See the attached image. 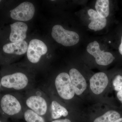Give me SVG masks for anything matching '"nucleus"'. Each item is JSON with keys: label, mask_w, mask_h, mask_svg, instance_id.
<instances>
[{"label": "nucleus", "mask_w": 122, "mask_h": 122, "mask_svg": "<svg viewBox=\"0 0 122 122\" xmlns=\"http://www.w3.org/2000/svg\"><path fill=\"white\" fill-rule=\"evenodd\" d=\"M51 34L57 42L66 46L75 45L79 41V36L77 33L66 30L60 25H56L53 27Z\"/></svg>", "instance_id": "1"}, {"label": "nucleus", "mask_w": 122, "mask_h": 122, "mask_svg": "<svg viewBox=\"0 0 122 122\" xmlns=\"http://www.w3.org/2000/svg\"><path fill=\"white\" fill-rule=\"evenodd\" d=\"M55 87L61 97L66 100H70L75 94L69 75L62 72L57 75L55 80Z\"/></svg>", "instance_id": "2"}, {"label": "nucleus", "mask_w": 122, "mask_h": 122, "mask_svg": "<svg viewBox=\"0 0 122 122\" xmlns=\"http://www.w3.org/2000/svg\"><path fill=\"white\" fill-rule=\"evenodd\" d=\"M86 50L87 52L95 58L96 63L99 65H108L115 59L114 57L111 53L101 50L99 44L96 41L88 44Z\"/></svg>", "instance_id": "3"}, {"label": "nucleus", "mask_w": 122, "mask_h": 122, "mask_svg": "<svg viewBox=\"0 0 122 122\" xmlns=\"http://www.w3.org/2000/svg\"><path fill=\"white\" fill-rule=\"evenodd\" d=\"M28 83V79L24 74L17 72L5 75L1 79L0 84L3 87L20 90L25 88Z\"/></svg>", "instance_id": "4"}, {"label": "nucleus", "mask_w": 122, "mask_h": 122, "mask_svg": "<svg viewBox=\"0 0 122 122\" xmlns=\"http://www.w3.org/2000/svg\"><path fill=\"white\" fill-rule=\"evenodd\" d=\"M35 11V7L30 2L25 1L11 10L10 16L13 20L27 21L32 19Z\"/></svg>", "instance_id": "5"}, {"label": "nucleus", "mask_w": 122, "mask_h": 122, "mask_svg": "<svg viewBox=\"0 0 122 122\" xmlns=\"http://www.w3.org/2000/svg\"><path fill=\"white\" fill-rule=\"evenodd\" d=\"M48 51V48L43 41L37 39H33L30 42L27 56L30 61L33 63L39 62L42 55L45 54Z\"/></svg>", "instance_id": "6"}, {"label": "nucleus", "mask_w": 122, "mask_h": 122, "mask_svg": "<svg viewBox=\"0 0 122 122\" xmlns=\"http://www.w3.org/2000/svg\"><path fill=\"white\" fill-rule=\"evenodd\" d=\"M109 83V79L107 75L104 72H98L90 79V90L94 94L100 95L107 89Z\"/></svg>", "instance_id": "7"}, {"label": "nucleus", "mask_w": 122, "mask_h": 122, "mask_svg": "<svg viewBox=\"0 0 122 122\" xmlns=\"http://www.w3.org/2000/svg\"><path fill=\"white\" fill-rule=\"evenodd\" d=\"M2 110L9 115H13L19 113L21 109L20 102L11 95L8 94L3 96L0 101Z\"/></svg>", "instance_id": "8"}, {"label": "nucleus", "mask_w": 122, "mask_h": 122, "mask_svg": "<svg viewBox=\"0 0 122 122\" xmlns=\"http://www.w3.org/2000/svg\"><path fill=\"white\" fill-rule=\"evenodd\" d=\"M69 76L75 94L81 95L87 89V84L85 78L77 69L72 68L69 71Z\"/></svg>", "instance_id": "9"}, {"label": "nucleus", "mask_w": 122, "mask_h": 122, "mask_svg": "<svg viewBox=\"0 0 122 122\" xmlns=\"http://www.w3.org/2000/svg\"><path fill=\"white\" fill-rule=\"evenodd\" d=\"M26 103L27 106L39 115H44L47 111L46 102L41 96H30L26 100Z\"/></svg>", "instance_id": "10"}, {"label": "nucleus", "mask_w": 122, "mask_h": 122, "mask_svg": "<svg viewBox=\"0 0 122 122\" xmlns=\"http://www.w3.org/2000/svg\"><path fill=\"white\" fill-rule=\"evenodd\" d=\"M11 32L9 39L12 42L24 41L26 37L28 30L27 25L24 22H17L10 25Z\"/></svg>", "instance_id": "11"}, {"label": "nucleus", "mask_w": 122, "mask_h": 122, "mask_svg": "<svg viewBox=\"0 0 122 122\" xmlns=\"http://www.w3.org/2000/svg\"><path fill=\"white\" fill-rule=\"evenodd\" d=\"M87 13L91 21L88 25L89 28L96 31L102 30L105 28L107 24L106 18L100 16L96 11L93 9L89 10Z\"/></svg>", "instance_id": "12"}, {"label": "nucleus", "mask_w": 122, "mask_h": 122, "mask_svg": "<svg viewBox=\"0 0 122 122\" xmlns=\"http://www.w3.org/2000/svg\"><path fill=\"white\" fill-rule=\"evenodd\" d=\"M28 44L25 41L8 43L3 46V51L10 54L21 55L26 53L28 50Z\"/></svg>", "instance_id": "13"}, {"label": "nucleus", "mask_w": 122, "mask_h": 122, "mask_svg": "<svg viewBox=\"0 0 122 122\" xmlns=\"http://www.w3.org/2000/svg\"><path fill=\"white\" fill-rule=\"evenodd\" d=\"M51 108L52 117L53 119H57L62 116L66 117L69 114L67 109L56 101L52 102Z\"/></svg>", "instance_id": "14"}, {"label": "nucleus", "mask_w": 122, "mask_h": 122, "mask_svg": "<svg viewBox=\"0 0 122 122\" xmlns=\"http://www.w3.org/2000/svg\"><path fill=\"white\" fill-rule=\"evenodd\" d=\"M119 112L113 110H110L100 116L96 117L93 122H113L120 118Z\"/></svg>", "instance_id": "15"}, {"label": "nucleus", "mask_w": 122, "mask_h": 122, "mask_svg": "<svg viewBox=\"0 0 122 122\" xmlns=\"http://www.w3.org/2000/svg\"><path fill=\"white\" fill-rule=\"evenodd\" d=\"M96 12L103 18H106L110 13L109 1L108 0H97L95 5Z\"/></svg>", "instance_id": "16"}, {"label": "nucleus", "mask_w": 122, "mask_h": 122, "mask_svg": "<svg viewBox=\"0 0 122 122\" xmlns=\"http://www.w3.org/2000/svg\"><path fill=\"white\" fill-rule=\"evenodd\" d=\"M24 117L27 122H45L43 118L32 110L26 111L24 113Z\"/></svg>", "instance_id": "17"}, {"label": "nucleus", "mask_w": 122, "mask_h": 122, "mask_svg": "<svg viewBox=\"0 0 122 122\" xmlns=\"http://www.w3.org/2000/svg\"><path fill=\"white\" fill-rule=\"evenodd\" d=\"M113 88L115 91H122V75H116L112 82Z\"/></svg>", "instance_id": "18"}, {"label": "nucleus", "mask_w": 122, "mask_h": 122, "mask_svg": "<svg viewBox=\"0 0 122 122\" xmlns=\"http://www.w3.org/2000/svg\"><path fill=\"white\" fill-rule=\"evenodd\" d=\"M52 122H71L70 119L66 118L64 119H57V120H54Z\"/></svg>", "instance_id": "19"}, {"label": "nucleus", "mask_w": 122, "mask_h": 122, "mask_svg": "<svg viewBox=\"0 0 122 122\" xmlns=\"http://www.w3.org/2000/svg\"><path fill=\"white\" fill-rule=\"evenodd\" d=\"M117 97L122 103V91L118 92L117 94Z\"/></svg>", "instance_id": "20"}, {"label": "nucleus", "mask_w": 122, "mask_h": 122, "mask_svg": "<svg viewBox=\"0 0 122 122\" xmlns=\"http://www.w3.org/2000/svg\"><path fill=\"white\" fill-rule=\"evenodd\" d=\"M120 54L122 55V36L121 38V42L118 48Z\"/></svg>", "instance_id": "21"}, {"label": "nucleus", "mask_w": 122, "mask_h": 122, "mask_svg": "<svg viewBox=\"0 0 122 122\" xmlns=\"http://www.w3.org/2000/svg\"><path fill=\"white\" fill-rule=\"evenodd\" d=\"M113 122H122V117H120Z\"/></svg>", "instance_id": "22"}, {"label": "nucleus", "mask_w": 122, "mask_h": 122, "mask_svg": "<svg viewBox=\"0 0 122 122\" xmlns=\"http://www.w3.org/2000/svg\"></svg>", "instance_id": "23"}]
</instances>
